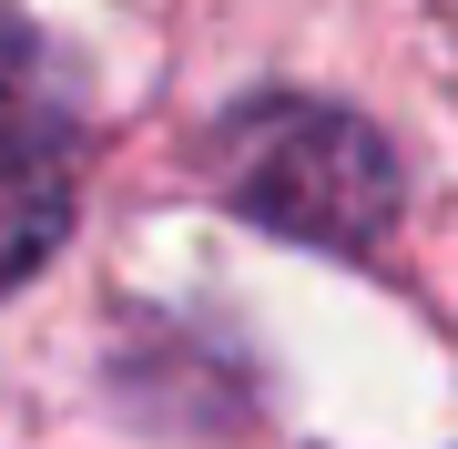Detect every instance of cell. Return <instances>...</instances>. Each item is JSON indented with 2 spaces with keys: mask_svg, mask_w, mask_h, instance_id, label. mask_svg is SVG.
Instances as JSON below:
<instances>
[{
  "mask_svg": "<svg viewBox=\"0 0 458 449\" xmlns=\"http://www.w3.org/2000/svg\"><path fill=\"white\" fill-rule=\"evenodd\" d=\"M62 225H72V174H62V153H51L41 134H21V123H0V297L62 246Z\"/></svg>",
  "mask_w": 458,
  "mask_h": 449,
  "instance_id": "obj_2",
  "label": "cell"
},
{
  "mask_svg": "<svg viewBox=\"0 0 458 449\" xmlns=\"http://www.w3.org/2000/svg\"><path fill=\"white\" fill-rule=\"evenodd\" d=\"M214 174L245 215H265L276 235H306V246H367L397 215L387 143L336 102H255L225 134Z\"/></svg>",
  "mask_w": 458,
  "mask_h": 449,
  "instance_id": "obj_1",
  "label": "cell"
}]
</instances>
